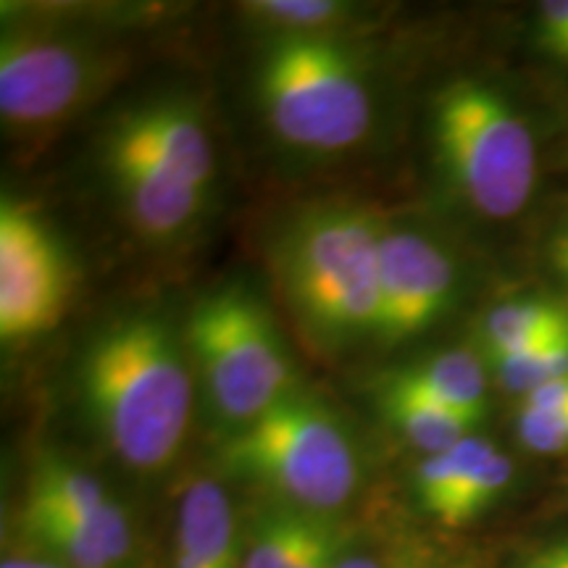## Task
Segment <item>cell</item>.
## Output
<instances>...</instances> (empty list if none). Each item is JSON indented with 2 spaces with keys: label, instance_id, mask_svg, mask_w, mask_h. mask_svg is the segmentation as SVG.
<instances>
[{
  "label": "cell",
  "instance_id": "1",
  "mask_svg": "<svg viewBox=\"0 0 568 568\" xmlns=\"http://www.w3.org/2000/svg\"><path fill=\"white\" fill-rule=\"evenodd\" d=\"M163 318H113L84 347L80 397L105 447L134 471H161L180 453L193 414V374Z\"/></svg>",
  "mask_w": 568,
  "mask_h": 568
},
{
  "label": "cell",
  "instance_id": "2",
  "mask_svg": "<svg viewBox=\"0 0 568 568\" xmlns=\"http://www.w3.org/2000/svg\"><path fill=\"white\" fill-rule=\"evenodd\" d=\"M379 219L353 205H318L290 219L272 266L284 305L324 351L376 335Z\"/></svg>",
  "mask_w": 568,
  "mask_h": 568
},
{
  "label": "cell",
  "instance_id": "3",
  "mask_svg": "<svg viewBox=\"0 0 568 568\" xmlns=\"http://www.w3.org/2000/svg\"><path fill=\"white\" fill-rule=\"evenodd\" d=\"M219 458L234 477L316 516L345 506L361 479L358 453L343 422L324 403L301 393L234 426Z\"/></svg>",
  "mask_w": 568,
  "mask_h": 568
},
{
  "label": "cell",
  "instance_id": "4",
  "mask_svg": "<svg viewBox=\"0 0 568 568\" xmlns=\"http://www.w3.org/2000/svg\"><path fill=\"white\" fill-rule=\"evenodd\" d=\"M255 90L266 124L297 151H351L374 124L372 90L358 61L322 32L276 38L255 71Z\"/></svg>",
  "mask_w": 568,
  "mask_h": 568
},
{
  "label": "cell",
  "instance_id": "5",
  "mask_svg": "<svg viewBox=\"0 0 568 568\" xmlns=\"http://www.w3.org/2000/svg\"><path fill=\"white\" fill-rule=\"evenodd\" d=\"M432 134L439 166L468 209L495 222L527 209L539 166L535 132L495 88L447 84L432 111Z\"/></svg>",
  "mask_w": 568,
  "mask_h": 568
},
{
  "label": "cell",
  "instance_id": "6",
  "mask_svg": "<svg viewBox=\"0 0 568 568\" xmlns=\"http://www.w3.org/2000/svg\"><path fill=\"white\" fill-rule=\"evenodd\" d=\"M190 364L213 410L243 426L295 389V366L268 308L245 287L203 295L184 326Z\"/></svg>",
  "mask_w": 568,
  "mask_h": 568
},
{
  "label": "cell",
  "instance_id": "7",
  "mask_svg": "<svg viewBox=\"0 0 568 568\" xmlns=\"http://www.w3.org/2000/svg\"><path fill=\"white\" fill-rule=\"evenodd\" d=\"M113 61L82 40L6 30L0 42V116L17 134L53 130L80 113L113 77Z\"/></svg>",
  "mask_w": 568,
  "mask_h": 568
},
{
  "label": "cell",
  "instance_id": "8",
  "mask_svg": "<svg viewBox=\"0 0 568 568\" xmlns=\"http://www.w3.org/2000/svg\"><path fill=\"white\" fill-rule=\"evenodd\" d=\"M71 295L69 258L45 219L6 195L0 203V337L6 345L59 326Z\"/></svg>",
  "mask_w": 568,
  "mask_h": 568
},
{
  "label": "cell",
  "instance_id": "9",
  "mask_svg": "<svg viewBox=\"0 0 568 568\" xmlns=\"http://www.w3.org/2000/svg\"><path fill=\"white\" fill-rule=\"evenodd\" d=\"M458 293V266L437 240L416 230L382 226L376 339L397 345L424 335Z\"/></svg>",
  "mask_w": 568,
  "mask_h": 568
},
{
  "label": "cell",
  "instance_id": "10",
  "mask_svg": "<svg viewBox=\"0 0 568 568\" xmlns=\"http://www.w3.org/2000/svg\"><path fill=\"white\" fill-rule=\"evenodd\" d=\"M101 153L145 163L205 195L216 176V155L201 111L180 98H155L119 113L103 134Z\"/></svg>",
  "mask_w": 568,
  "mask_h": 568
},
{
  "label": "cell",
  "instance_id": "11",
  "mask_svg": "<svg viewBox=\"0 0 568 568\" xmlns=\"http://www.w3.org/2000/svg\"><path fill=\"white\" fill-rule=\"evenodd\" d=\"M27 508H40L80 524L95 535L119 566L132 552V527L126 510L119 506L105 487L84 468L55 456L42 458L34 468Z\"/></svg>",
  "mask_w": 568,
  "mask_h": 568
},
{
  "label": "cell",
  "instance_id": "12",
  "mask_svg": "<svg viewBox=\"0 0 568 568\" xmlns=\"http://www.w3.org/2000/svg\"><path fill=\"white\" fill-rule=\"evenodd\" d=\"M101 163L126 222L155 243L187 232L209 203V195L201 190L169 180L134 159L101 153Z\"/></svg>",
  "mask_w": 568,
  "mask_h": 568
},
{
  "label": "cell",
  "instance_id": "13",
  "mask_svg": "<svg viewBox=\"0 0 568 568\" xmlns=\"http://www.w3.org/2000/svg\"><path fill=\"white\" fill-rule=\"evenodd\" d=\"M172 568H243L232 503L216 481L195 479L184 489Z\"/></svg>",
  "mask_w": 568,
  "mask_h": 568
},
{
  "label": "cell",
  "instance_id": "14",
  "mask_svg": "<svg viewBox=\"0 0 568 568\" xmlns=\"http://www.w3.org/2000/svg\"><path fill=\"white\" fill-rule=\"evenodd\" d=\"M397 385L456 410L479 426L487 414V374L477 355L447 351L418 361L395 376Z\"/></svg>",
  "mask_w": 568,
  "mask_h": 568
},
{
  "label": "cell",
  "instance_id": "15",
  "mask_svg": "<svg viewBox=\"0 0 568 568\" xmlns=\"http://www.w3.org/2000/svg\"><path fill=\"white\" fill-rule=\"evenodd\" d=\"M489 361L568 339V308L545 297H516L489 311L481 324Z\"/></svg>",
  "mask_w": 568,
  "mask_h": 568
},
{
  "label": "cell",
  "instance_id": "16",
  "mask_svg": "<svg viewBox=\"0 0 568 568\" xmlns=\"http://www.w3.org/2000/svg\"><path fill=\"white\" fill-rule=\"evenodd\" d=\"M382 408L389 422L397 426V432L426 456H435V453H443L447 447L464 443L466 437L477 435V424L468 422L466 416L397 385L395 379L385 387Z\"/></svg>",
  "mask_w": 568,
  "mask_h": 568
},
{
  "label": "cell",
  "instance_id": "17",
  "mask_svg": "<svg viewBox=\"0 0 568 568\" xmlns=\"http://www.w3.org/2000/svg\"><path fill=\"white\" fill-rule=\"evenodd\" d=\"M493 443L481 435L466 437L464 443L447 447L435 456H426L416 471V497L422 508L437 521L456 500L460 487L477 471V466L493 453Z\"/></svg>",
  "mask_w": 568,
  "mask_h": 568
},
{
  "label": "cell",
  "instance_id": "18",
  "mask_svg": "<svg viewBox=\"0 0 568 568\" xmlns=\"http://www.w3.org/2000/svg\"><path fill=\"white\" fill-rule=\"evenodd\" d=\"M21 527L24 535L40 548L53 552L67 568H116L119 564L109 556L105 545L80 524L69 521L59 514L40 508H21Z\"/></svg>",
  "mask_w": 568,
  "mask_h": 568
},
{
  "label": "cell",
  "instance_id": "19",
  "mask_svg": "<svg viewBox=\"0 0 568 568\" xmlns=\"http://www.w3.org/2000/svg\"><path fill=\"white\" fill-rule=\"evenodd\" d=\"M316 514L282 506L255 524L243 556V568H293L305 537L314 527Z\"/></svg>",
  "mask_w": 568,
  "mask_h": 568
},
{
  "label": "cell",
  "instance_id": "20",
  "mask_svg": "<svg viewBox=\"0 0 568 568\" xmlns=\"http://www.w3.org/2000/svg\"><path fill=\"white\" fill-rule=\"evenodd\" d=\"M497 382L510 395L524 397L568 374V339L535 347V351L489 361Z\"/></svg>",
  "mask_w": 568,
  "mask_h": 568
},
{
  "label": "cell",
  "instance_id": "21",
  "mask_svg": "<svg viewBox=\"0 0 568 568\" xmlns=\"http://www.w3.org/2000/svg\"><path fill=\"white\" fill-rule=\"evenodd\" d=\"M510 479H514V464L500 447H493V453L481 460L477 471L468 477V481L460 487L456 500L445 510L443 521L445 527H464V524L479 518L493 503L506 493Z\"/></svg>",
  "mask_w": 568,
  "mask_h": 568
},
{
  "label": "cell",
  "instance_id": "22",
  "mask_svg": "<svg viewBox=\"0 0 568 568\" xmlns=\"http://www.w3.org/2000/svg\"><path fill=\"white\" fill-rule=\"evenodd\" d=\"M251 9L287 32H318L345 13V6L332 0H264Z\"/></svg>",
  "mask_w": 568,
  "mask_h": 568
},
{
  "label": "cell",
  "instance_id": "23",
  "mask_svg": "<svg viewBox=\"0 0 568 568\" xmlns=\"http://www.w3.org/2000/svg\"><path fill=\"white\" fill-rule=\"evenodd\" d=\"M516 435L537 456L568 453V406L552 410H521L516 414Z\"/></svg>",
  "mask_w": 568,
  "mask_h": 568
},
{
  "label": "cell",
  "instance_id": "24",
  "mask_svg": "<svg viewBox=\"0 0 568 568\" xmlns=\"http://www.w3.org/2000/svg\"><path fill=\"white\" fill-rule=\"evenodd\" d=\"M343 545L345 537L337 529V524L326 521V516H316L293 568H337L339 560L347 556Z\"/></svg>",
  "mask_w": 568,
  "mask_h": 568
},
{
  "label": "cell",
  "instance_id": "25",
  "mask_svg": "<svg viewBox=\"0 0 568 568\" xmlns=\"http://www.w3.org/2000/svg\"><path fill=\"white\" fill-rule=\"evenodd\" d=\"M539 42L556 59L568 61V0L539 6Z\"/></svg>",
  "mask_w": 568,
  "mask_h": 568
},
{
  "label": "cell",
  "instance_id": "26",
  "mask_svg": "<svg viewBox=\"0 0 568 568\" xmlns=\"http://www.w3.org/2000/svg\"><path fill=\"white\" fill-rule=\"evenodd\" d=\"M518 568H568V539L552 542L548 548L531 552L529 558L521 560Z\"/></svg>",
  "mask_w": 568,
  "mask_h": 568
},
{
  "label": "cell",
  "instance_id": "27",
  "mask_svg": "<svg viewBox=\"0 0 568 568\" xmlns=\"http://www.w3.org/2000/svg\"><path fill=\"white\" fill-rule=\"evenodd\" d=\"M550 264L568 287V216H566V222L558 226V232L552 234V240H550Z\"/></svg>",
  "mask_w": 568,
  "mask_h": 568
},
{
  "label": "cell",
  "instance_id": "28",
  "mask_svg": "<svg viewBox=\"0 0 568 568\" xmlns=\"http://www.w3.org/2000/svg\"><path fill=\"white\" fill-rule=\"evenodd\" d=\"M0 568H67L63 564H42V560H27V558H6Z\"/></svg>",
  "mask_w": 568,
  "mask_h": 568
},
{
  "label": "cell",
  "instance_id": "29",
  "mask_svg": "<svg viewBox=\"0 0 568 568\" xmlns=\"http://www.w3.org/2000/svg\"><path fill=\"white\" fill-rule=\"evenodd\" d=\"M337 568H382V564L368 556H345L343 560H339Z\"/></svg>",
  "mask_w": 568,
  "mask_h": 568
}]
</instances>
